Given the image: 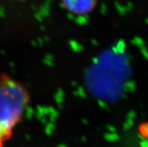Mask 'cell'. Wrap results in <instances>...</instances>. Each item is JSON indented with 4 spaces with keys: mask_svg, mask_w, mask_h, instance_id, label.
<instances>
[{
    "mask_svg": "<svg viewBox=\"0 0 148 147\" xmlns=\"http://www.w3.org/2000/svg\"><path fill=\"white\" fill-rule=\"evenodd\" d=\"M28 102V92L22 84L6 75L0 77V147H5Z\"/></svg>",
    "mask_w": 148,
    "mask_h": 147,
    "instance_id": "6da1fadb",
    "label": "cell"
},
{
    "mask_svg": "<svg viewBox=\"0 0 148 147\" xmlns=\"http://www.w3.org/2000/svg\"><path fill=\"white\" fill-rule=\"evenodd\" d=\"M66 10L76 15H84L93 10L96 0H62Z\"/></svg>",
    "mask_w": 148,
    "mask_h": 147,
    "instance_id": "7a4b0ae2",
    "label": "cell"
}]
</instances>
